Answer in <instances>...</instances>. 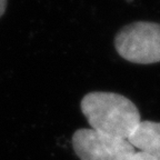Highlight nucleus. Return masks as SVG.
Masks as SVG:
<instances>
[{"mask_svg": "<svg viewBox=\"0 0 160 160\" xmlns=\"http://www.w3.org/2000/svg\"><path fill=\"white\" fill-rule=\"evenodd\" d=\"M80 108L91 129L122 139H128L141 121L135 103L116 92L87 93L80 102Z\"/></svg>", "mask_w": 160, "mask_h": 160, "instance_id": "1", "label": "nucleus"}, {"mask_svg": "<svg viewBox=\"0 0 160 160\" xmlns=\"http://www.w3.org/2000/svg\"><path fill=\"white\" fill-rule=\"evenodd\" d=\"M115 47L118 53L130 62H160V25L148 21L130 23L117 33Z\"/></svg>", "mask_w": 160, "mask_h": 160, "instance_id": "2", "label": "nucleus"}, {"mask_svg": "<svg viewBox=\"0 0 160 160\" xmlns=\"http://www.w3.org/2000/svg\"><path fill=\"white\" fill-rule=\"evenodd\" d=\"M76 155L80 160H131L136 148L128 141L96 130L81 128L71 139Z\"/></svg>", "mask_w": 160, "mask_h": 160, "instance_id": "3", "label": "nucleus"}, {"mask_svg": "<svg viewBox=\"0 0 160 160\" xmlns=\"http://www.w3.org/2000/svg\"><path fill=\"white\" fill-rule=\"evenodd\" d=\"M128 141L140 151L160 158V122L140 121Z\"/></svg>", "mask_w": 160, "mask_h": 160, "instance_id": "4", "label": "nucleus"}, {"mask_svg": "<svg viewBox=\"0 0 160 160\" xmlns=\"http://www.w3.org/2000/svg\"><path fill=\"white\" fill-rule=\"evenodd\" d=\"M131 160H160V158L153 157V156L148 155V153L142 152V151H136Z\"/></svg>", "mask_w": 160, "mask_h": 160, "instance_id": "5", "label": "nucleus"}, {"mask_svg": "<svg viewBox=\"0 0 160 160\" xmlns=\"http://www.w3.org/2000/svg\"><path fill=\"white\" fill-rule=\"evenodd\" d=\"M7 2L8 0H0V17L5 13L6 8H7Z\"/></svg>", "mask_w": 160, "mask_h": 160, "instance_id": "6", "label": "nucleus"}]
</instances>
